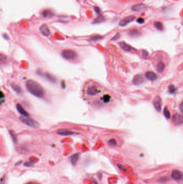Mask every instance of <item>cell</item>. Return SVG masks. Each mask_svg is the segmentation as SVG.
<instances>
[{"label": "cell", "mask_w": 183, "mask_h": 184, "mask_svg": "<svg viewBox=\"0 0 183 184\" xmlns=\"http://www.w3.org/2000/svg\"><path fill=\"white\" fill-rule=\"evenodd\" d=\"M83 92L85 100L97 107H101V101L107 93L100 84L91 80L85 83Z\"/></svg>", "instance_id": "6da1fadb"}, {"label": "cell", "mask_w": 183, "mask_h": 184, "mask_svg": "<svg viewBox=\"0 0 183 184\" xmlns=\"http://www.w3.org/2000/svg\"><path fill=\"white\" fill-rule=\"evenodd\" d=\"M26 86L27 91L35 97L40 98L44 97L45 90L40 84L37 82L32 80H29L26 81Z\"/></svg>", "instance_id": "7a4b0ae2"}, {"label": "cell", "mask_w": 183, "mask_h": 184, "mask_svg": "<svg viewBox=\"0 0 183 184\" xmlns=\"http://www.w3.org/2000/svg\"><path fill=\"white\" fill-rule=\"evenodd\" d=\"M20 120L23 123L29 127L38 128L40 126L39 123L32 118H29V117H21Z\"/></svg>", "instance_id": "3957f363"}, {"label": "cell", "mask_w": 183, "mask_h": 184, "mask_svg": "<svg viewBox=\"0 0 183 184\" xmlns=\"http://www.w3.org/2000/svg\"><path fill=\"white\" fill-rule=\"evenodd\" d=\"M62 56L63 58L65 59L68 60H74L77 58V55L74 51L71 50L69 49L63 50L61 53Z\"/></svg>", "instance_id": "277c9868"}, {"label": "cell", "mask_w": 183, "mask_h": 184, "mask_svg": "<svg viewBox=\"0 0 183 184\" xmlns=\"http://www.w3.org/2000/svg\"><path fill=\"white\" fill-rule=\"evenodd\" d=\"M172 120L175 125H180L183 123V116L179 114H175L173 116Z\"/></svg>", "instance_id": "5b68a950"}, {"label": "cell", "mask_w": 183, "mask_h": 184, "mask_svg": "<svg viewBox=\"0 0 183 184\" xmlns=\"http://www.w3.org/2000/svg\"><path fill=\"white\" fill-rule=\"evenodd\" d=\"M134 19V16H129L125 17L122 19H121L120 22H119V25L121 26V27H125V26L128 24L129 23L132 22Z\"/></svg>", "instance_id": "8992f818"}, {"label": "cell", "mask_w": 183, "mask_h": 184, "mask_svg": "<svg viewBox=\"0 0 183 184\" xmlns=\"http://www.w3.org/2000/svg\"><path fill=\"white\" fill-rule=\"evenodd\" d=\"M171 177L175 180H180L183 178V173L179 170H175L172 172Z\"/></svg>", "instance_id": "52a82bcc"}, {"label": "cell", "mask_w": 183, "mask_h": 184, "mask_svg": "<svg viewBox=\"0 0 183 184\" xmlns=\"http://www.w3.org/2000/svg\"><path fill=\"white\" fill-rule=\"evenodd\" d=\"M153 105L157 111H160L161 110V99L159 96H156L153 101Z\"/></svg>", "instance_id": "ba28073f"}, {"label": "cell", "mask_w": 183, "mask_h": 184, "mask_svg": "<svg viewBox=\"0 0 183 184\" xmlns=\"http://www.w3.org/2000/svg\"><path fill=\"white\" fill-rule=\"evenodd\" d=\"M39 30L41 33L46 37L48 36L49 34H50V31H49L48 26L46 24H43L41 25L39 28Z\"/></svg>", "instance_id": "9c48e42d"}, {"label": "cell", "mask_w": 183, "mask_h": 184, "mask_svg": "<svg viewBox=\"0 0 183 184\" xmlns=\"http://www.w3.org/2000/svg\"><path fill=\"white\" fill-rule=\"evenodd\" d=\"M119 45L120 46V47H121V49L123 50L124 51H127V52H130L132 51V50H134V49L130 46V45H128V44H127L125 43L124 41H121L119 43Z\"/></svg>", "instance_id": "30bf717a"}, {"label": "cell", "mask_w": 183, "mask_h": 184, "mask_svg": "<svg viewBox=\"0 0 183 184\" xmlns=\"http://www.w3.org/2000/svg\"><path fill=\"white\" fill-rule=\"evenodd\" d=\"M133 82L134 85H141L144 82V78L142 75H136L133 78Z\"/></svg>", "instance_id": "8fae6325"}, {"label": "cell", "mask_w": 183, "mask_h": 184, "mask_svg": "<svg viewBox=\"0 0 183 184\" xmlns=\"http://www.w3.org/2000/svg\"><path fill=\"white\" fill-rule=\"evenodd\" d=\"M16 108L18 111L21 115H22L24 117H29V113H27L26 111L23 108L22 106L20 105V104H17Z\"/></svg>", "instance_id": "7c38bea8"}, {"label": "cell", "mask_w": 183, "mask_h": 184, "mask_svg": "<svg viewBox=\"0 0 183 184\" xmlns=\"http://www.w3.org/2000/svg\"><path fill=\"white\" fill-rule=\"evenodd\" d=\"M57 133L60 135L62 136H70L74 134L73 132H71L70 130L65 129H60L57 130Z\"/></svg>", "instance_id": "4fadbf2b"}, {"label": "cell", "mask_w": 183, "mask_h": 184, "mask_svg": "<svg viewBox=\"0 0 183 184\" xmlns=\"http://www.w3.org/2000/svg\"><path fill=\"white\" fill-rule=\"evenodd\" d=\"M145 75H146V78L150 81L155 80L157 78V76L156 74L152 72H147Z\"/></svg>", "instance_id": "5bb4252c"}, {"label": "cell", "mask_w": 183, "mask_h": 184, "mask_svg": "<svg viewBox=\"0 0 183 184\" xmlns=\"http://www.w3.org/2000/svg\"><path fill=\"white\" fill-rule=\"evenodd\" d=\"M145 8V5L143 3H139L137 4V5H133L132 9L133 11H139L142 10L144 9Z\"/></svg>", "instance_id": "9a60e30c"}, {"label": "cell", "mask_w": 183, "mask_h": 184, "mask_svg": "<svg viewBox=\"0 0 183 184\" xmlns=\"http://www.w3.org/2000/svg\"><path fill=\"white\" fill-rule=\"evenodd\" d=\"M165 69V64L163 62L161 61L158 63L157 66V71L158 73H162Z\"/></svg>", "instance_id": "2e32d148"}, {"label": "cell", "mask_w": 183, "mask_h": 184, "mask_svg": "<svg viewBox=\"0 0 183 184\" xmlns=\"http://www.w3.org/2000/svg\"><path fill=\"white\" fill-rule=\"evenodd\" d=\"M79 158V155L78 153L74 154L73 156H72L71 157V164L74 165H76V163H77V161H78Z\"/></svg>", "instance_id": "e0dca14e"}, {"label": "cell", "mask_w": 183, "mask_h": 184, "mask_svg": "<svg viewBox=\"0 0 183 184\" xmlns=\"http://www.w3.org/2000/svg\"><path fill=\"white\" fill-rule=\"evenodd\" d=\"M53 15L52 12L49 10H45L43 12V16L44 17H49Z\"/></svg>", "instance_id": "ac0fdd59"}, {"label": "cell", "mask_w": 183, "mask_h": 184, "mask_svg": "<svg viewBox=\"0 0 183 184\" xmlns=\"http://www.w3.org/2000/svg\"><path fill=\"white\" fill-rule=\"evenodd\" d=\"M177 87L175 86L174 85H170V86H169V88H168L169 92L170 94H174V93H176V91H177Z\"/></svg>", "instance_id": "d6986e66"}, {"label": "cell", "mask_w": 183, "mask_h": 184, "mask_svg": "<svg viewBox=\"0 0 183 184\" xmlns=\"http://www.w3.org/2000/svg\"><path fill=\"white\" fill-rule=\"evenodd\" d=\"M163 113H164L165 117H166V119H170L171 118L170 113V111H169L168 108H167L166 107H164V110H163Z\"/></svg>", "instance_id": "ffe728a7"}, {"label": "cell", "mask_w": 183, "mask_h": 184, "mask_svg": "<svg viewBox=\"0 0 183 184\" xmlns=\"http://www.w3.org/2000/svg\"><path fill=\"white\" fill-rule=\"evenodd\" d=\"M154 25L156 29H158V30L162 31L163 30V27L162 24L160 22H155Z\"/></svg>", "instance_id": "44dd1931"}, {"label": "cell", "mask_w": 183, "mask_h": 184, "mask_svg": "<svg viewBox=\"0 0 183 184\" xmlns=\"http://www.w3.org/2000/svg\"><path fill=\"white\" fill-rule=\"evenodd\" d=\"M130 35L131 36H132L135 37L140 35V32H139V31L138 30H137L133 29L130 31Z\"/></svg>", "instance_id": "7402d4cb"}, {"label": "cell", "mask_w": 183, "mask_h": 184, "mask_svg": "<svg viewBox=\"0 0 183 184\" xmlns=\"http://www.w3.org/2000/svg\"><path fill=\"white\" fill-rule=\"evenodd\" d=\"M104 20V17H103L102 16H99L94 21V23H100L101 22H103Z\"/></svg>", "instance_id": "603a6c76"}, {"label": "cell", "mask_w": 183, "mask_h": 184, "mask_svg": "<svg viewBox=\"0 0 183 184\" xmlns=\"http://www.w3.org/2000/svg\"><path fill=\"white\" fill-rule=\"evenodd\" d=\"M103 38V37L100 36H93L90 38L91 41H97L98 40H100Z\"/></svg>", "instance_id": "cb8c5ba5"}, {"label": "cell", "mask_w": 183, "mask_h": 184, "mask_svg": "<svg viewBox=\"0 0 183 184\" xmlns=\"http://www.w3.org/2000/svg\"><path fill=\"white\" fill-rule=\"evenodd\" d=\"M11 87L13 88V89L14 90L15 92H16L17 93H20V92H21V88H20V87L18 86L13 85L11 86Z\"/></svg>", "instance_id": "d4e9b609"}, {"label": "cell", "mask_w": 183, "mask_h": 184, "mask_svg": "<svg viewBox=\"0 0 183 184\" xmlns=\"http://www.w3.org/2000/svg\"><path fill=\"white\" fill-rule=\"evenodd\" d=\"M169 180V179L167 177H163L161 178L158 180V182L161 184H165Z\"/></svg>", "instance_id": "484cf974"}, {"label": "cell", "mask_w": 183, "mask_h": 184, "mask_svg": "<svg viewBox=\"0 0 183 184\" xmlns=\"http://www.w3.org/2000/svg\"><path fill=\"white\" fill-rule=\"evenodd\" d=\"M109 145L112 146H116L117 145V142L115 139H111L108 142Z\"/></svg>", "instance_id": "4316f807"}, {"label": "cell", "mask_w": 183, "mask_h": 184, "mask_svg": "<svg viewBox=\"0 0 183 184\" xmlns=\"http://www.w3.org/2000/svg\"><path fill=\"white\" fill-rule=\"evenodd\" d=\"M10 135L13 142H16V136L14 134V133H13V131H10Z\"/></svg>", "instance_id": "83f0119b"}, {"label": "cell", "mask_w": 183, "mask_h": 184, "mask_svg": "<svg viewBox=\"0 0 183 184\" xmlns=\"http://www.w3.org/2000/svg\"><path fill=\"white\" fill-rule=\"evenodd\" d=\"M117 166H118V169L120 170L123 171H126V170H125V167L123 166L122 165L120 164H117Z\"/></svg>", "instance_id": "f1b7e54d"}, {"label": "cell", "mask_w": 183, "mask_h": 184, "mask_svg": "<svg viewBox=\"0 0 183 184\" xmlns=\"http://www.w3.org/2000/svg\"><path fill=\"white\" fill-rule=\"evenodd\" d=\"M136 21L138 23H140V24H143L144 22V19L142 18H141V17L137 19Z\"/></svg>", "instance_id": "f546056e"}, {"label": "cell", "mask_w": 183, "mask_h": 184, "mask_svg": "<svg viewBox=\"0 0 183 184\" xmlns=\"http://www.w3.org/2000/svg\"><path fill=\"white\" fill-rule=\"evenodd\" d=\"M120 33H117L116 35L113 37V38L112 39V40H117V39H118L119 38H120Z\"/></svg>", "instance_id": "4dcf8cb0"}, {"label": "cell", "mask_w": 183, "mask_h": 184, "mask_svg": "<svg viewBox=\"0 0 183 184\" xmlns=\"http://www.w3.org/2000/svg\"><path fill=\"white\" fill-rule=\"evenodd\" d=\"M142 55H143V56H144V58H146V57H148V53L146 50H143L142 51Z\"/></svg>", "instance_id": "1f68e13d"}, {"label": "cell", "mask_w": 183, "mask_h": 184, "mask_svg": "<svg viewBox=\"0 0 183 184\" xmlns=\"http://www.w3.org/2000/svg\"><path fill=\"white\" fill-rule=\"evenodd\" d=\"M24 165L26 166V167H31L33 166L32 163L31 162H27V163H25Z\"/></svg>", "instance_id": "d6a6232c"}, {"label": "cell", "mask_w": 183, "mask_h": 184, "mask_svg": "<svg viewBox=\"0 0 183 184\" xmlns=\"http://www.w3.org/2000/svg\"><path fill=\"white\" fill-rule=\"evenodd\" d=\"M94 10L95 11V12H96V13L97 14H99L100 13V9L98 7H95L94 8Z\"/></svg>", "instance_id": "836d02e7"}, {"label": "cell", "mask_w": 183, "mask_h": 184, "mask_svg": "<svg viewBox=\"0 0 183 184\" xmlns=\"http://www.w3.org/2000/svg\"><path fill=\"white\" fill-rule=\"evenodd\" d=\"M179 108L181 111H182V113H183V102L182 103H180V105L179 106Z\"/></svg>", "instance_id": "e575fe53"}, {"label": "cell", "mask_w": 183, "mask_h": 184, "mask_svg": "<svg viewBox=\"0 0 183 184\" xmlns=\"http://www.w3.org/2000/svg\"><path fill=\"white\" fill-rule=\"evenodd\" d=\"M98 177L99 179L101 180V177H102V174H101L100 172H99L98 173Z\"/></svg>", "instance_id": "d590c367"}, {"label": "cell", "mask_w": 183, "mask_h": 184, "mask_svg": "<svg viewBox=\"0 0 183 184\" xmlns=\"http://www.w3.org/2000/svg\"><path fill=\"white\" fill-rule=\"evenodd\" d=\"M3 37H4V38H5V39H8V37L6 35H3Z\"/></svg>", "instance_id": "8d00e7d4"}, {"label": "cell", "mask_w": 183, "mask_h": 184, "mask_svg": "<svg viewBox=\"0 0 183 184\" xmlns=\"http://www.w3.org/2000/svg\"></svg>", "instance_id": "74e56055"}]
</instances>
